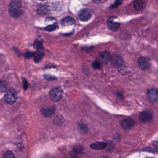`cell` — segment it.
I'll list each match as a JSON object with an SVG mask.
<instances>
[{
    "instance_id": "cell-1",
    "label": "cell",
    "mask_w": 158,
    "mask_h": 158,
    "mask_svg": "<svg viewBox=\"0 0 158 158\" xmlns=\"http://www.w3.org/2000/svg\"><path fill=\"white\" fill-rule=\"evenodd\" d=\"M9 13L11 16L17 18L23 13V7L21 1L14 0L11 1L9 8Z\"/></svg>"
},
{
    "instance_id": "cell-2",
    "label": "cell",
    "mask_w": 158,
    "mask_h": 158,
    "mask_svg": "<svg viewBox=\"0 0 158 158\" xmlns=\"http://www.w3.org/2000/svg\"><path fill=\"white\" fill-rule=\"evenodd\" d=\"M17 92L15 89L10 88L6 91L4 99L7 104H12L15 102L17 100Z\"/></svg>"
},
{
    "instance_id": "cell-3",
    "label": "cell",
    "mask_w": 158,
    "mask_h": 158,
    "mask_svg": "<svg viewBox=\"0 0 158 158\" xmlns=\"http://www.w3.org/2000/svg\"><path fill=\"white\" fill-rule=\"evenodd\" d=\"M63 95V90L61 87H54L50 91V97L52 101H59Z\"/></svg>"
},
{
    "instance_id": "cell-4",
    "label": "cell",
    "mask_w": 158,
    "mask_h": 158,
    "mask_svg": "<svg viewBox=\"0 0 158 158\" xmlns=\"http://www.w3.org/2000/svg\"><path fill=\"white\" fill-rule=\"evenodd\" d=\"M138 64L141 69L147 70L151 67V59L149 57L141 56L138 61Z\"/></svg>"
},
{
    "instance_id": "cell-5",
    "label": "cell",
    "mask_w": 158,
    "mask_h": 158,
    "mask_svg": "<svg viewBox=\"0 0 158 158\" xmlns=\"http://www.w3.org/2000/svg\"><path fill=\"white\" fill-rule=\"evenodd\" d=\"M91 13L89 9H83L79 11L78 16L80 20L82 22H87L91 17Z\"/></svg>"
},
{
    "instance_id": "cell-6",
    "label": "cell",
    "mask_w": 158,
    "mask_h": 158,
    "mask_svg": "<svg viewBox=\"0 0 158 158\" xmlns=\"http://www.w3.org/2000/svg\"><path fill=\"white\" fill-rule=\"evenodd\" d=\"M147 97L149 101L152 103H156L158 101V92L156 89H149L147 92Z\"/></svg>"
},
{
    "instance_id": "cell-7",
    "label": "cell",
    "mask_w": 158,
    "mask_h": 158,
    "mask_svg": "<svg viewBox=\"0 0 158 158\" xmlns=\"http://www.w3.org/2000/svg\"><path fill=\"white\" fill-rule=\"evenodd\" d=\"M111 57L109 52L107 51H104L99 53L98 56V61H99L101 64H108L110 61Z\"/></svg>"
},
{
    "instance_id": "cell-8",
    "label": "cell",
    "mask_w": 158,
    "mask_h": 158,
    "mask_svg": "<svg viewBox=\"0 0 158 158\" xmlns=\"http://www.w3.org/2000/svg\"><path fill=\"white\" fill-rule=\"evenodd\" d=\"M120 126L123 129L128 130L134 127L135 124V122L133 119L130 118L124 119L120 122Z\"/></svg>"
},
{
    "instance_id": "cell-9",
    "label": "cell",
    "mask_w": 158,
    "mask_h": 158,
    "mask_svg": "<svg viewBox=\"0 0 158 158\" xmlns=\"http://www.w3.org/2000/svg\"><path fill=\"white\" fill-rule=\"evenodd\" d=\"M153 118V114L151 111L145 110L141 113L139 116L140 121L144 123L148 122L152 120Z\"/></svg>"
},
{
    "instance_id": "cell-10",
    "label": "cell",
    "mask_w": 158,
    "mask_h": 158,
    "mask_svg": "<svg viewBox=\"0 0 158 158\" xmlns=\"http://www.w3.org/2000/svg\"><path fill=\"white\" fill-rule=\"evenodd\" d=\"M117 18L116 17H110L108 19L107 25L110 30L113 32L116 31L119 29L120 27V24L117 22H115L116 19Z\"/></svg>"
},
{
    "instance_id": "cell-11",
    "label": "cell",
    "mask_w": 158,
    "mask_h": 158,
    "mask_svg": "<svg viewBox=\"0 0 158 158\" xmlns=\"http://www.w3.org/2000/svg\"><path fill=\"white\" fill-rule=\"evenodd\" d=\"M38 13L41 16L48 15L51 12V9L48 5L46 4H40L38 7Z\"/></svg>"
},
{
    "instance_id": "cell-12",
    "label": "cell",
    "mask_w": 158,
    "mask_h": 158,
    "mask_svg": "<svg viewBox=\"0 0 158 158\" xmlns=\"http://www.w3.org/2000/svg\"><path fill=\"white\" fill-rule=\"evenodd\" d=\"M110 62H111V63L114 66L117 67H118L123 64V60L122 57L117 54L111 56Z\"/></svg>"
},
{
    "instance_id": "cell-13",
    "label": "cell",
    "mask_w": 158,
    "mask_h": 158,
    "mask_svg": "<svg viewBox=\"0 0 158 158\" xmlns=\"http://www.w3.org/2000/svg\"><path fill=\"white\" fill-rule=\"evenodd\" d=\"M76 23L74 19L71 16H67L62 19L61 21V24L64 26H69L73 25Z\"/></svg>"
},
{
    "instance_id": "cell-14",
    "label": "cell",
    "mask_w": 158,
    "mask_h": 158,
    "mask_svg": "<svg viewBox=\"0 0 158 158\" xmlns=\"http://www.w3.org/2000/svg\"><path fill=\"white\" fill-rule=\"evenodd\" d=\"M107 143L104 142H96L94 143L91 144L90 145V147L91 149L95 150H100L104 149L107 147Z\"/></svg>"
},
{
    "instance_id": "cell-15",
    "label": "cell",
    "mask_w": 158,
    "mask_h": 158,
    "mask_svg": "<svg viewBox=\"0 0 158 158\" xmlns=\"http://www.w3.org/2000/svg\"><path fill=\"white\" fill-rule=\"evenodd\" d=\"M55 111V109L53 108H42L41 112L45 117H50L53 116Z\"/></svg>"
},
{
    "instance_id": "cell-16",
    "label": "cell",
    "mask_w": 158,
    "mask_h": 158,
    "mask_svg": "<svg viewBox=\"0 0 158 158\" xmlns=\"http://www.w3.org/2000/svg\"><path fill=\"white\" fill-rule=\"evenodd\" d=\"M146 3L143 1H136L134 3V9L137 11H141L145 8Z\"/></svg>"
},
{
    "instance_id": "cell-17",
    "label": "cell",
    "mask_w": 158,
    "mask_h": 158,
    "mask_svg": "<svg viewBox=\"0 0 158 158\" xmlns=\"http://www.w3.org/2000/svg\"><path fill=\"white\" fill-rule=\"evenodd\" d=\"M65 122V119L61 115H58L53 120L54 124L57 126H61Z\"/></svg>"
},
{
    "instance_id": "cell-18",
    "label": "cell",
    "mask_w": 158,
    "mask_h": 158,
    "mask_svg": "<svg viewBox=\"0 0 158 158\" xmlns=\"http://www.w3.org/2000/svg\"><path fill=\"white\" fill-rule=\"evenodd\" d=\"M44 56V52L40 51H37L34 53V61L36 63H39L41 61V59H42Z\"/></svg>"
},
{
    "instance_id": "cell-19",
    "label": "cell",
    "mask_w": 158,
    "mask_h": 158,
    "mask_svg": "<svg viewBox=\"0 0 158 158\" xmlns=\"http://www.w3.org/2000/svg\"><path fill=\"white\" fill-rule=\"evenodd\" d=\"M78 129L80 133L85 134L88 131V127L84 123H79L78 125Z\"/></svg>"
},
{
    "instance_id": "cell-20",
    "label": "cell",
    "mask_w": 158,
    "mask_h": 158,
    "mask_svg": "<svg viewBox=\"0 0 158 158\" xmlns=\"http://www.w3.org/2000/svg\"><path fill=\"white\" fill-rule=\"evenodd\" d=\"M7 89V84L6 81L0 80V93H3L6 91Z\"/></svg>"
},
{
    "instance_id": "cell-21",
    "label": "cell",
    "mask_w": 158,
    "mask_h": 158,
    "mask_svg": "<svg viewBox=\"0 0 158 158\" xmlns=\"http://www.w3.org/2000/svg\"><path fill=\"white\" fill-rule=\"evenodd\" d=\"M58 28V23H54L51 25H49L48 26L46 27L45 29L47 31L52 32L56 30Z\"/></svg>"
},
{
    "instance_id": "cell-22",
    "label": "cell",
    "mask_w": 158,
    "mask_h": 158,
    "mask_svg": "<svg viewBox=\"0 0 158 158\" xmlns=\"http://www.w3.org/2000/svg\"><path fill=\"white\" fill-rule=\"evenodd\" d=\"M34 46L35 48L37 49H43L42 42L39 41V40H36L34 44Z\"/></svg>"
},
{
    "instance_id": "cell-23",
    "label": "cell",
    "mask_w": 158,
    "mask_h": 158,
    "mask_svg": "<svg viewBox=\"0 0 158 158\" xmlns=\"http://www.w3.org/2000/svg\"><path fill=\"white\" fill-rule=\"evenodd\" d=\"M3 158H16L14 153L11 151H7L6 152L3 156Z\"/></svg>"
},
{
    "instance_id": "cell-24",
    "label": "cell",
    "mask_w": 158,
    "mask_h": 158,
    "mask_svg": "<svg viewBox=\"0 0 158 158\" xmlns=\"http://www.w3.org/2000/svg\"><path fill=\"white\" fill-rule=\"evenodd\" d=\"M118 69L120 73L122 74L127 73H128V70L127 69V67H124L123 66V64L121 65V66H120L118 67Z\"/></svg>"
},
{
    "instance_id": "cell-25",
    "label": "cell",
    "mask_w": 158,
    "mask_h": 158,
    "mask_svg": "<svg viewBox=\"0 0 158 158\" xmlns=\"http://www.w3.org/2000/svg\"><path fill=\"white\" fill-rule=\"evenodd\" d=\"M83 148L81 146H77L75 147L73 149V151L76 153H81V152H82Z\"/></svg>"
},
{
    "instance_id": "cell-26",
    "label": "cell",
    "mask_w": 158,
    "mask_h": 158,
    "mask_svg": "<svg viewBox=\"0 0 158 158\" xmlns=\"http://www.w3.org/2000/svg\"><path fill=\"white\" fill-rule=\"evenodd\" d=\"M92 67L94 68L95 69H100L101 67V64L99 61H94L92 64Z\"/></svg>"
},
{
    "instance_id": "cell-27",
    "label": "cell",
    "mask_w": 158,
    "mask_h": 158,
    "mask_svg": "<svg viewBox=\"0 0 158 158\" xmlns=\"http://www.w3.org/2000/svg\"><path fill=\"white\" fill-rule=\"evenodd\" d=\"M121 2L120 1H116V3L114 4L113 5H112L110 7V9H114L116 7H118L120 5H121Z\"/></svg>"
},
{
    "instance_id": "cell-28",
    "label": "cell",
    "mask_w": 158,
    "mask_h": 158,
    "mask_svg": "<svg viewBox=\"0 0 158 158\" xmlns=\"http://www.w3.org/2000/svg\"><path fill=\"white\" fill-rule=\"evenodd\" d=\"M23 88H24V89L25 90H26V89H28V83L27 80L26 79H23Z\"/></svg>"
},
{
    "instance_id": "cell-29",
    "label": "cell",
    "mask_w": 158,
    "mask_h": 158,
    "mask_svg": "<svg viewBox=\"0 0 158 158\" xmlns=\"http://www.w3.org/2000/svg\"><path fill=\"white\" fill-rule=\"evenodd\" d=\"M45 79L48 80H53L55 79V78L52 76H50V75H45Z\"/></svg>"
},
{
    "instance_id": "cell-30",
    "label": "cell",
    "mask_w": 158,
    "mask_h": 158,
    "mask_svg": "<svg viewBox=\"0 0 158 158\" xmlns=\"http://www.w3.org/2000/svg\"><path fill=\"white\" fill-rule=\"evenodd\" d=\"M55 19L54 18H53L52 17H48V18H46V23L47 22H52V21H55Z\"/></svg>"
},
{
    "instance_id": "cell-31",
    "label": "cell",
    "mask_w": 158,
    "mask_h": 158,
    "mask_svg": "<svg viewBox=\"0 0 158 158\" xmlns=\"http://www.w3.org/2000/svg\"><path fill=\"white\" fill-rule=\"evenodd\" d=\"M34 53H32V52H27V53H26L25 56L27 58H28V57H30L32 55V54H33Z\"/></svg>"
},
{
    "instance_id": "cell-32",
    "label": "cell",
    "mask_w": 158,
    "mask_h": 158,
    "mask_svg": "<svg viewBox=\"0 0 158 158\" xmlns=\"http://www.w3.org/2000/svg\"><path fill=\"white\" fill-rule=\"evenodd\" d=\"M106 158V157H104V158Z\"/></svg>"
},
{
    "instance_id": "cell-33",
    "label": "cell",
    "mask_w": 158,
    "mask_h": 158,
    "mask_svg": "<svg viewBox=\"0 0 158 158\" xmlns=\"http://www.w3.org/2000/svg\"></svg>"
}]
</instances>
